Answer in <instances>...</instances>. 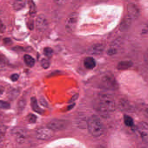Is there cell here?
<instances>
[{
    "instance_id": "11",
    "label": "cell",
    "mask_w": 148,
    "mask_h": 148,
    "mask_svg": "<svg viewBox=\"0 0 148 148\" xmlns=\"http://www.w3.org/2000/svg\"><path fill=\"white\" fill-rule=\"evenodd\" d=\"M133 20L128 15L124 16L120 24V30L123 32L127 31L131 26Z\"/></svg>"
},
{
    "instance_id": "12",
    "label": "cell",
    "mask_w": 148,
    "mask_h": 148,
    "mask_svg": "<svg viewBox=\"0 0 148 148\" xmlns=\"http://www.w3.org/2000/svg\"><path fill=\"white\" fill-rule=\"evenodd\" d=\"M133 62L131 61H122L119 62L117 69L119 70H125L130 68L133 66Z\"/></svg>"
},
{
    "instance_id": "2",
    "label": "cell",
    "mask_w": 148,
    "mask_h": 148,
    "mask_svg": "<svg viewBox=\"0 0 148 148\" xmlns=\"http://www.w3.org/2000/svg\"><path fill=\"white\" fill-rule=\"evenodd\" d=\"M89 132L94 137H100L104 133V127L100 118L95 115L89 117L87 123Z\"/></svg>"
},
{
    "instance_id": "25",
    "label": "cell",
    "mask_w": 148,
    "mask_h": 148,
    "mask_svg": "<svg viewBox=\"0 0 148 148\" xmlns=\"http://www.w3.org/2000/svg\"><path fill=\"white\" fill-rule=\"evenodd\" d=\"M19 76L17 74H14L10 76V79L13 82H16L19 78Z\"/></svg>"
},
{
    "instance_id": "17",
    "label": "cell",
    "mask_w": 148,
    "mask_h": 148,
    "mask_svg": "<svg viewBox=\"0 0 148 148\" xmlns=\"http://www.w3.org/2000/svg\"><path fill=\"white\" fill-rule=\"evenodd\" d=\"M123 121H124V123L127 127H134V119L131 116L127 115H124Z\"/></svg>"
},
{
    "instance_id": "23",
    "label": "cell",
    "mask_w": 148,
    "mask_h": 148,
    "mask_svg": "<svg viewBox=\"0 0 148 148\" xmlns=\"http://www.w3.org/2000/svg\"><path fill=\"white\" fill-rule=\"evenodd\" d=\"M1 108L4 109H8L10 108V104L4 101H1Z\"/></svg>"
},
{
    "instance_id": "1",
    "label": "cell",
    "mask_w": 148,
    "mask_h": 148,
    "mask_svg": "<svg viewBox=\"0 0 148 148\" xmlns=\"http://www.w3.org/2000/svg\"><path fill=\"white\" fill-rule=\"evenodd\" d=\"M116 106L113 96L107 94L99 95L94 103L96 110L103 116H106L110 112L114 111Z\"/></svg>"
},
{
    "instance_id": "24",
    "label": "cell",
    "mask_w": 148,
    "mask_h": 148,
    "mask_svg": "<svg viewBox=\"0 0 148 148\" xmlns=\"http://www.w3.org/2000/svg\"><path fill=\"white\" fill-rule=\"evenodd\" d=\"M29 121L31 123L35 122L36 120V116L34 114L30 115L28 117Z\"/></svg>"
},
{
    "instance_id": "3",
    "label": "cell",
    "mask_w": 148,
    "mask_h": 148,
    "mask_svg": "<svg viewBox=\"0 0 148 148\" xmlns=\"http://www.w3.org/2000/svg\"><path fill=\"white\" fill-rule=\"evenodd\" d=\"M101 88L108 90H114L119 88L118 83L115 77L110 74H105L101 79Z\"/></svg>"
},
{
    "instance_id": "21",
    "label": "cell",
    "mask_w": 148,
    "mask_h": 148,
    "mask_svg": "<svg viewBox=\"0 0 148 148\" xmlns=\"http://www.w3.org/2000/svg\"><path fill=\"white\" fill-rule=\"evenodd\" d=\"M43 53L45 56L48 58H50L53 55V50L51 48L46 47L44 49Z\"/></svg>"
},
{
    "instance_id": "15",
    "label": "cell",
    "mask_w": 148,
    "mask_h": 148,
    "mask_svg": "<svg viewBox=\"0 0 148 148\" xmlns=\"http://www.w3.org/2000/svg\"><path fill=\"white\" fill-rule=\"evenodd\" d=\"M27 0H14L13 8L15 10L19 11L23 9L26 4Z\"/></svg>"
},
{
    "instance_id": "5",
    "label": "cell",
    "mask_w": 148,
    "mask_h": 148,
    "mask_svg": "<svg viewBox=\"0 0 148 148\" xmlns=\"http://www.w3.org/2000/svg\"><path fill=\"white\" fill-rule=\"evenodd\" d=\"M137 130L142 142L148 145V123L145 122L139 123L137 126Z\"/></svg>"
},
{
    "instance_id": "31",
    "label": "cell",
    "mask_w": 148,
    "mask_h": 148,
    "mask_svg": "<svg viewBox=\"0 0 148 148\" xmlns=\"http://www.w3.org/2000/svg\"><path fill=\"white\" fill-rule=\"evenodd\" d=\"M96 148H106L104 147H103V146H99V147H97Z\"/></svg>"
},
{
    "instance_id": "9",
    "label": "cell",
    "mask_w": 148,
    "mask_h": 148,
    "mask_svg": "<svg viewBox=\"0 0 148 148\" xmlns=\"http://www.w3.org/2000/svg\"><path fill=\"white\" fill-rule=\"evenodd\" d=\"M128 15L133 20H135L139 17L140 11L137 6L133 3H129L127 7Z\"/></svg>"
},
{
    "instance_id": "4",
    "label": "cell",
    "mask_w": 148,
    "mask_h": 148,
    "mask_svg": "<svg viewBox=\"0 0 148 148\" xmlns=\"http://www.w3.org/2000/svg\"><path fill=\"white\" fill-rule=\"evenodd\" d=\"M79 15L76 12L71 13L66 19L65 28L69 33H72L74 31L78 23Z\"/></svg>"
},
{
    "instance_id": "19",
    "label": "cell",
    "mask_w": 148,
    "mask_h": 148,
    "mask_svg": "<svg viewBox=\"0 0 148 148\" xmlns=\"http://www.w3.org/2000/svg\"><path fill=\"white\" fill-rule=\"evenodd\" d=\"M139 109L146 117L148 118V104L141 103L139 105Z\"/></svg>"
},
{
    "instance_id": "30",
    "label": "cell",
    "mask_w": 148,
    "mask_h": 148,
    "mask_svg": "<svg viewBox=\"0 0 148 148\" xmlns=\"http://www.w3.org/2000/svg\"><path fill=\"white\" fill-rule=\"evenodd\" d=\"M4 43H6V44H8V43H10L11 42V40L9 38H5L4 39Z\"/></svg>"
},
{
    "instance_id": "6",
    "label": "cell",
    "mask_w": 148,
    "mask_h": 148,
    "mask_svg": "<svg viewBox=\"0 0 148 148\" xmlns=\"http://www.w3.org/2000/svg\"><path fill=\"white\" fill-rule=\"evenodd\" d=\"M54 131L49 128H42L38 130L36 132L37 139L42 140H46L50 139L53 136Z\"/></svg>"
},
{
    "instance_id": "7",
    "label": "cell",
    "mask_w": 148,
    "mask_h": 148,
    "mask_svg": "<svg viewBox=\"0 0 148 148\" xmlns=\"http://www.w3.org/2000/svg\"><path fill=\"white\" fill-rule=\"evenodd\" d=\"M67 122L62 120H54L51 121L47 124L48 127L53 131H59L66 128Z\"/></svg>"
},
{
    "instance_id": "20",
    "label": "cell",
    "mask_w": 148,
    "mask_h": 148,
    "mask_svg": "<svg viewBox=\"0 0 148 148\" xmlns=\"http://www.w3.org/2000/svg\"><path fill=\"white\" fill-rule=\"evenodd\" d=\"M29 11L30 14L32 17H34L35 16L36 13V9L35 4L34 2L30 1L29 3Z\"/></svg>"
},
{
    "instance_id": "28",
    "label": "cell",
    "mask_w": 148,
    "mask_h": 148,
    "mask_svg": "<svg viewBox=\"0 0 148 148\" xmlns=\"http://www.w3.org/2000/svg\"><path fill=\"white\" fill-rule=\"evenodd\" d=\"M116 50L114 48L110 49H109L107 51V54L109 55H113L116 53Z\"/></svg>"
},
{
    "instance_id": "22",
    "label": "cell",
    "mask_w": 148,
    "mask_h": 148,
    "mask_svg": "<svg viewBox=\"0 0 148 148\" xmlns=\"http://www.w3.org/2000/svg\"><path fill=\"white\" fill-rule=\"evenodd\" d=\"M41 65L44 69L49 68L50 66V62L47 59H43L41 61Z\"/></svg>"
},
{
    "instance_id": "10",
    "label": "cell",
    "mask_w": 148,
    "mask_h": 148,
    "mask_svg": "<svg viewBox=\"0 0 148 148\" xmlns=\"http://www.w3.org/2000/svg\"><path fill=\"white\" fill-rule=\"evenodd\" d=\"M104 49L105 47L103 44L100 43L94 44L89 49L88 53L92 55H99L103 53Z\"/></svg>"
},
{
    "instance_id": "13",
    "label": "cell",
    "mask_w": 148,
    "mask_h": 148,
    "mask_svg": "<svg viewBox=\"0 0 148 148\" xmlns=\"http://www.w3.org/2000/svg\"><path fill=\"white\" fill-rule=\"evenodd\" d=\"M84 66L87 69H93L96 66L95 60L93 57H87L84 60Z\"/></svg>"
},
{
    "instance_id": "14",
    "label": "cell",
    "mask_w": 148,
    "mask_h": 148,
    "mask_svg": "<svg viewBox=\"0 0 148 148\" xmlns=\"http://www.w3.org/2000/svg\"><path fill=\"white\" fill-rule=\"evenodd\" d=\"M30 104L32 109L36 113L42 114L44 112V111L38 105L37 100L35 97H33L31 98Z\"/></svg>"
},
{
    "instance_id": "16",
    "label": "cell",
    "mask_w": 148,
    "mask_h": 148,
    "mask_svg": "<svg viewBox=\"0 0 148 148\" xmlns=\"http://www.w3.org/2000/svg\"><path fill=\"white\" fill-rule=\"evenodd\" d=\"M23 60L25 64L29 67L32 68L34 66L35 61L34 58L29 55H25L23 56Z\"/></svg>"
},
{
    "instance_id": "18",
    "label": "cell",
    "mask_w": 148,
    "mask_h": 148,
    "mask_svg": "<svg viewBox=\"0 0 148 148\" xmlns=\"http://www.w3.org/2000/svg\"><path fill=\"white\" fill-rule=\"evenodd\" d=\"M15 131V134L16 136L17 141L21 143L23 142L25 138L24 132L21 130H17Z\"/></svg>"
},
{
    "instance_id": "27",
    "label": "cell",
    "mask_w": 148,
    "mask_h": 148,
    "mask_svg": "<svg viewBox=\"0 0 148 148\" xmlns=\"http://www.w3.org/2000/svg\"><path fill=\"white\" fill-rule=\"evenodd\" d=\"M144 60L145 63L148 66V49L146 50L144 54Z\"/></svg>"
},
{
    "instance_id": "26",
    "label": "cell",
    "mask_w": 148,
    "mask_h": 148,
    "mask_svg": "<svg viewBox=\"0 0 148 148\" xmlns=\"http://www.w3.org/2000/svg\"><path fill=\"white\" fill-rule=\"evenodd\" d=\"M56 4L58 5H63L65 4L66 0H54Z\"/></svg>"
},
{
    "instance_id": "8",
    "label": "cell",
    "mask_w": 148,
    "mask_h": 148,
    "mask_svg": "<svg viewBox=\"0 0 148 148\" xmlns=\"http://www.w3.org/2000/svg\"><path fill=\"white\" fill-rule=\"evenodd\" d=\"M36 26L37 29L41 32L45 31L47 29L48 23L44 15L41 14L37 16L36 21Z\"/></svg>"
},
{
    "instance_id": "29",
    "label": "cell",
    "mask_w": 148,
    "mask_h": 148,
    "mask_svg": "<svg viewBox=\"0 0 148 148\" xmlns=\"http://www.w3.org/2000/svg\"><path fill=\"white\" fill-rule=\"evenodd\" d=\"M40 103L43 106H44V107H46L47 106V102H46V100L43 98H41L40 101Z\"/></svg>"
}]
</instances>
